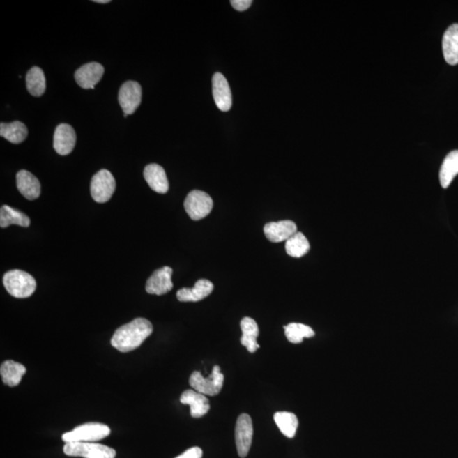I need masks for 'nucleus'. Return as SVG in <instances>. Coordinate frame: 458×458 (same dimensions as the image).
Here are the masks:
<instances>
[{
    "mask_svg": "<svg viewBox=\"0 0 458 458\" xmlns=\"http://www.w3.org/2000/svg\"><path fill=\"white\" fill-rule=\"evenodd\" d=\"M152 332L153 326L150 321L142 318L135 319L117 328L111 340L112 346L123 353L135 351Z\"/></svg>",
    "mask_w": 458,
    "mask_h": 458,
    "instance_id": "f257e3e1",
    "label": "nucleus"
},
{
    "mask_svg": "<svg viewBox=\"0 0 458 458\" xmlns=\"http://www.w3.org/2000/svg\"><path fill=\"white\" fill-rule=\"evenodd\" d=\"M3 287L8 293L15 298H29L36 289V280L33 276L22 270H11L3 277Z\"/></svg>",
    "mask_w": 458,
    "mask_h": 458,
    "instance_id": "f03ea898",
    "label": "nucleus"
},
{
    "mask_svg": "<svg viewBox=\"0 0 458 458\" xmlns=\"http://www.w3.org/2000/svg\"><path fill=\"white\" fill-rule=\"evenodd\" d=\"M111 434V429L100 422H87L76 427L72 432L62 436L65 443L70 442H93L105 439Z\"/></svg>",
    "mask_w": 458,
    "mask_h": 458,
    "instance_id": "7ed1b4c3",
    "label": "nucleus"
},
{
    "mask_svg": "<svg viewBox=\"0 0 458 458\" xmlns=\"http://www.w3.org/2000/svg\"><path fill=\"white\" fill-rule=\"evenodd\" d=\"M63 452L66 456L84 458H115L116 455L114 449L93 442H70L65 444Z\"/></svg>",
    "mask_w": 458,
    "mask_h": 458,
    "instance_id": "20e7f679",
    "label": "nucleus"
},
{
    "mask_svg": "<svg viewBox=\"0 0 458 458\" xmlns=\"http://www.w3.org/2000/svg\"><path fill=\"white\" fill-rule=\"evenodd\" d=\"M223 381H224V376L221 373L220 367L216 365L207 378L203 377L199 372H194L190 378V386L199 393L214 397L220 393Z\"/></svg>",
    "mask_w": 458,
    "mask_h": 458,
    "instance_id": "39448f33",
    "label": "nucleus"
},
{
    "mask_svg": "<svg viewBox=\"0 0 458 458\" xmlns=\"http://www.w3.org/2000/svg\"><path fill=\"white\" fill-rule=\"evenodd\" d=\"M213 208V199L206 192L193 190L187 195L185 201V209L192 220H201V219L208 216Z\"/></svg>",
    "mask_w": 458,
    "mask_h": 458,
    "instance_id": "423d86ee",
    "label": "nucleus"
},
{
    "mask_svg": "<svg viewBox=\"0 0 458 458\" xmlns=\"http://www.w3.org/2000/svg\"><path fill=\"white\" fill-rule=\"evenodd\" d=\"M116 190V180L107 169H102L93 176L90 185L91 197L98 203L109 201Z\"/></svg>",
    "mask_w": 458,
    "mask_h": 458,
    "instance_id": "0eeeda50",
    "label": "nucleus"
},
{
    "mask_svg": "<svg viewBox=\"0 0 458 458\" xmlns=\"http://www.w3.org/2000/svg\"><path fill=\"white\" fill-rule=\"evenodd\" d=\"M142 100V89L139 83L128 81L121 85L119 101L124 114L132 115L139 108Z\"/></svg>",
    "mask_w": 458,
    "mask_h": 458,
    "instance_id": "6e6552de",
    "label": "nucleus"
},
{
    "mask_svg": "<svg viewBox=\"0 0 458 458\" xmlns=\"http://www.w3.org/2000/svg\"><path fill=\"white\" fill-rule=\"evenodd\" d=\"M253 438V424L248 414L242 413L238 418L236 427V441L238 456L245 458L248 455Z\"/></svg>",
    "mask_w": 458,
    "mask_h": 458,
    "instance_id": "1a4fd4ad",
    "label": "nucleus"
},
{
    "mask_svg": "<svg viewBox=\"0 0 458 458\" xmlns=\"http://www.w3.org/2000/svg\"><path fill=\"white\" fill-rule=\"evenodd\" d=\"M171 275L172 269L169 267L156 270L146 282V292L151 295L162 296L171 291L174 288Z\"/></svg>",
    "mask_w": 458,
    "mask_h": 458,
    "instance_id": "9d476101",
    "label": "nucleus"
},
{
    "mask_svg": "<svg viewBox=\"0 0 458 458\" xmlns=\"http://www.w3.org/2000/svg\"><path fill=\"white\" fill-rule=\"evenodd\" d=\"M76 141V132L72 126L66 123L57 126L54 131L53 146L59 155H68L72 153Z\"/></svg>",
    "mask_w": 458,
    "mask_h": 458,
    "instance_id": "9b49d317",
    "label": "nucleus"
},
{
    "mask_svg": "<svg viewBox=\"0 0 458 458\" xmlns=\"http://www.w3.org/2000/svg\"><path fill=\"white\" fill-rule=\"evenodd\" d=\"M105 72L104 66L97 62L85 64L81 66L75 73V80L81 88L84 89H95Z\"/></svg>",
    "mask_w": 458,
    "mask_h": 458,
    "instance_id": "f8f14e48",
    "label": "nucleus"
},
{
    "mask_svg": "<svg viewBox=\"0 0 458 458\" xmlns=\"http://www.w3.org/2000/svg\"><path fill=\"white\" fill-rule=\"evenodd\" d=\"M213 93L217 108L222 112H229L232 107V93H231L228 81L220 72L214 74Z\"/></svg>",
    "mask_w": 458,
    "mask_h": 458,
    "instance_id": "ddd939ff",
    "label": "nucleus"
},
{
    "mask_svg": "<svg viewBox=\"0 0 458 458\" xmlns=\"http://www.w3.org/2000/svg\"><path fill=\"white\" fill-rule=\"evenodd\" d=\"M264 234L273 243L287 242L297 233L295 222L289 220L269 222L264 226Z\"/></svg>",
    "mask_w": 458,
    "mask_h": 458,
    "instance_id": "4468645a",
    "label": "nucleus"
},
{
    "mask_svg": "<svg viewBox=\"0 0 458 458\" xmlns=\"http://www.w3.org/2000/svg\"><path fill=\"white\" fill-rule=\"evenodd\" d=\"M182 404L190 406L191 416L199 418L209 412L210 403L205 395L194 390H187L180 397Z\"/></svg>",
    "mask_w": 458,
    "mask_h": 458,
    "instance_id": "2eb2a0df",
    "label": "nucleus"
},
{
    "mask_svg": "<svg viewBox=\"0 0 458 458\" xmlns=\"http://www.w3.org/2000/svg\"><path fill=\"white\" fill-rule=\"evenodd\" d=\"M214 285L207 280H199L193 288H183L177 292V298L181 303H197L210 296Z\"/></svg>",
    "mask_w": 458,
    "mask_h": 458,
    "instance_id": "dca6fc26",
    "label": "nucleus"
},
{
    "mask_svg": "<svg viewBox=\"0 0 458 458\" xmlns=\"http://www.w3.org/2000/svg\"><path fill=\"white\" fill-rule=\"evenodd\" d=\"M144 177L152 190L158 194H166L169 190V183L165 170L158 164H151L144 168Z\"/></svg>",
    "mask_w": 458,
    "mask_h": 458,
    "instance_id": "f3484780",
    "label": "nucleus"
},
{
    "mask_svg": "<svg viewBox=\"0 0 458 458\" xmlns=\"http://www.w3.org/2000/svg\"><path fill=\"white\" fill-rule=\"evenodd\" d=\"M17 186L20 193L29 201H34L40 195V183L33 174L26 170L20 171L17 174Z\"/></svg>",
    "mask_w": 458,
    "mask_h": 458,
    "instance_id": "a211bd4d",
    "label": "nucleus"
},
{
    "mask_svg": "<svg viewBox=\"0 0 458 458\" xmlns=\"http://www.w3.org/2000/svg\"><path fill=\"white\" fill-rule=\"evenodd\" d=\"M241 328L243 333L241 342L242 346L246 347L250 353H254L259 349V344L257 339L259 336V328L253 319L246 316L241 320Z\"/></svg>",
    "mask_w": 458,
    "mask_h": 458,
    "instance_id": "6ab92c4d",
    "label": "nucleus"
},
{
    "mask_svg": "<svg viewBox=\"0 0 458 458\" xmlns=\"http://www.w3.org/2000/svg\"><path fill=\"white\" fill-rule=\"evenodd\" d=\"M442 48L445 61L452 66L458 64V24H453L445 31Z\"/></svg>",
    "mask_w": 458,
    "mask_h": 458,
    "instance_id": "aec40b11",
    "label": "nucleus"
},
{
    "mask_svg": "<svg viewBox=\"0 0 458 458\" xmlns=\"http://www.w3.org/2000/svg\"><path fill=\"white\" fill-rule=\"evenodd\" d=\"M26 372L25 366L22 364L8 360L3 362L0 367V374L2 381L10 387L17 386L22 381L23 376Z\"/></svg>",
    "mask_w": 458,
    "mask_h": 458,
    "instance_id": "412c9836",
    "label": "nucleus"
},
{
    "mask_svg": "<svg viewBox=\"0 0 458 458\" xmlns=\"http://www.w3.org/2000/svg\"><path fill=\"white\" fill-rule=\"evenodd\" d=\"M458 174V151L449 153L442 163L440 182L442 188L448 189Z\"/></svg>",
    "mask_w": 458,
    "mask_h": 458,
    "instance_id": "4be33fe9",
    "label": "nucleus"
},
{
    "mask_svg": "<svg viewBox=\"0 0 458 458\" xmlns=\"http://www.w3.org/2000/svg\"><path fill=\"white\" fill-rule=\"evenodd\" d=\"M30 218L22 211L8 206H3L0 209V227L2 229L13 224L27 228L30 226Z\"/></svg>",
    "mask_w": 458,
    "mask_h": 458,
    "instance_id": "5701e85b",
    "label": "nucleus"
},
{
    "mask_svg": "<svg viewBox=\"0 0 458 458\" xmlns=\"http://www.w3.org/2000/svg\"><path fill=\"white\" fill-rule=\"evenodd\" d=\"M29 131L22 121L0 124V135L13 144H21L26 139Z\"/></svg>",
    "mask_w": 458,
    "mask_h": 458,
    "instance_id": "b1692460",
    "label": "nucleus"
},
{
    "mask_svg": "<svg viewBox=\"0 0 458 458\" xmlns=\"http://www.w3.org/2000/svg\"><path fill=\"white\" fill-rule=\"evenodd\" d=\"M26 89L30 95L40 97L46 89V80L44 72L38 66H33L29 70L26 77Z\"/></svg>",
    "mask_w": 458,
    "mask_h": 458,
    "instance_id": "393cba45",
    "label": "nucleus"
},
{
    "mask_svg": "<svg viewBox=\"0 0 458 458\" xmlns=\"http://www.w3.org/2000/svg\"><path fill=\"white\" fill-rule=\"evenodd\" d=\"M274 421L284 436L291 439L295 437L299 425L298 418L295 414L289 412H277L274 414Z\"/></svg>",
    "mask_w": 458,
    "mask_h": 458,
    "instance_id": "a878e982",
    "label": "nucleus"
},
{
    "mask_svg": "<svg viewBox=\"0 0 458 458\" xmlns=\"http://www.w3.org/2000/svg\"><path fill=\"white\" fill-rule=\"evenodd\" d=\"M285 250L289 257L300 258L310 250V244L303 233L297 232L285 243Z\"/></svg>",
    "mask_w": 458,
    "mask_h": 458,
    "instance_id": "bb28decb",
    "label": "nucleus"
},
{
    "mask_svg": "<svg viewBox=\"0 0 458 458\" xmlns=\"http://www.w3.org/2000/svg\"><path fill=\"white\" fill-rule=\"evenodd\" d=\"M284 328L287 339L293 344H300L305 338H312L315 335L311 327L303 323H291Z\"/></svg>",
    "mask_w": 458,
    "mask_h": 458,
    "instance_id": "cd10ccee",
    "label": "nucleus"
},
{
    "mask_svg": "<svg viewBox=\"0 0 458 458\" xmlns=\"http://www.w3.org/2000/svg\"><path fill=\"white\" fill-rule=\"evenodd\" d=\"M202 450L199 448H197V446H195V448H192L189 450H187L186 452H183L181 454V455L176 458H202Z\"/></svg>",
    "mask_w": 458,
    "mask_h": 458,
    "instance_id": "c85d7f7f",
    "label": "nucleus"
},
{
    "mask_svg": "<svg viewBox=\"0 0 458 458\" xmlns=\"http://www.w3.org/2000/svg\"><path fill=\"white\" fill-rule=\"evenodd\" d=\"M231 5L238 11H245L252 6V0H232Z\"/></svg>",
    "mask_w": 458,
    "mask_h": 458,
    "instance_id": "c756f323",
    "label": "nucleus"
},
{
    "mask_svg": "<svg viewBox=\"0 0 458 458\" xmlns=\"http://www.w3.org/2000/svg\"><path fill=\"white\" fill-rule=\"evenodd\" d=\"M93 2L99 3H109L111 1H109V0H96V1H93Z\"/></svg>",
    "mask_w": 458,
    "mask_h": 458,
    "instance_id": "7c9ffc66",
    "label": "nucleus"
}]
</instances>
